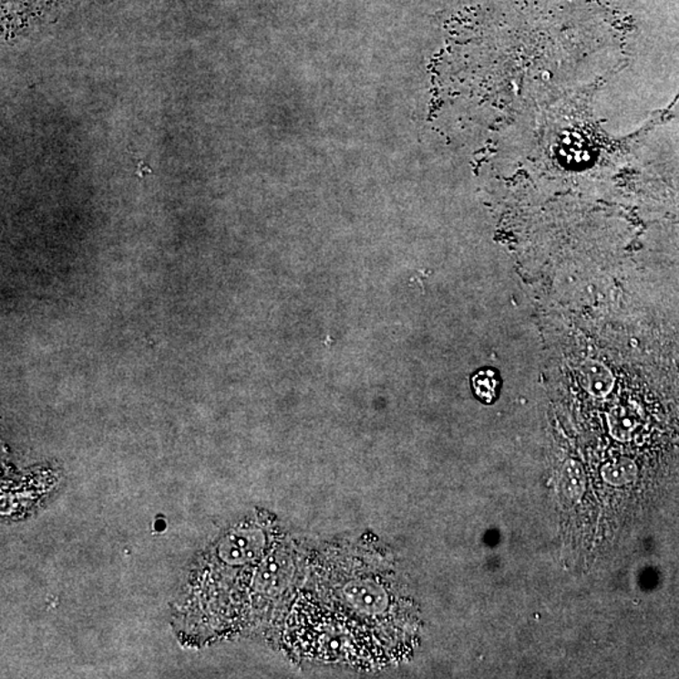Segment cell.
<instances>
[{
    "instance_id": "6",
    "label": "cell",
    "mask_w": 679,
    "mask_h": 679,
    "mask_svg": "<svg viewBox=\"0 0 679 679\" xmlns=\"http://www.w3.org/2000/svg\"><path fill=\"white\" fill-rule=\"evenodd\" d=\"M560 489L570 501H579L585 492L586 481L582 467L575 460H569L560 475Z\"/></svg>"
},
{
    "instance_id": "2",
    "label": "cell",
    "mask_w": 679,
    "mask_h": 679,
    "mask_svg": "<svg viewBox=\"0 0 679 679\" xmlns=\"http://www.w3.org/2000/svg\"><path fill=\"white\" fill-rule=\"evenodd\" d=\"M264 549L263 533L258 530H238L221 542L220 556L228 564H247L260 558Z\"/></svg>"
},
{
    "instance_id": "5",
    "label": "cell",
    "mask_w": 679,
    "mask_h": 679,
    "mask_svg": "<svg viewBox=\"0 0 679 679\" xmlns=\"http://www.w3.org/2000/svg\"><path fill=\"white\" fill-rule=\"evenodd\" d=\"M641 412L634 404H621L608 413V427L611 434L621 442L631 440L633 433L641 424Z\"/></svg>"
},
{
    "instance_id": "7",
    "label": "cell",
    "mask_w": 679,
    "mask_h": 679,
    "mask_svg": "<svg viewBox=\"0 0 679 679\" xmlns=\"http://www.w3.org/2000/svg\"><path fill=\"white\" fill-rule=\"evenodd\" d=\"M602 477L608 485L617 487L629 485L637 479V465L632 459L621 457L602 467Z\"/></svg>"
},
{
    "instance_id": "3",
    "label": "cell",
    "mask_w": 679,
    "mask_h": 679,
    "mask_svg": "<svg viewBox=\"0 0 679 679\" xmlns=\"http://www.w3.org/2000/svg\"><path fill=\"white\" fill-rule=\"evenodd\" d=\"M293 575L290 560L281 555L271 556L257 572V588L263 592H278L284 589Z\"/></svg>"
},
{
    "instance_id": "4",
    "label": "cell",
    "mask_w": 679,
    "mask_h": 679,
    "mask_svg": "<svg viewBox=\"0 0 679 679\" xmlns=\"http://www.w3.org/2000/svg\"><path fill=\"white\" fill-rule=\"evenodd\" d=\"M582 387L595 397H605L614 387L615 377L604 363L598 360H586L579 370Z\"/></svg>"
},
{
    "instance_id": "8",
    "label": "cell",
    "mask_w": 679,
    "mask_h": 679,
    "mask_svg": "<svg viewBox=\"0 0 679 679\" xmlns=\"http://www.w3.org/2000/svg\"><path fill=\"white\" fill-rule=\"evenodd\" d=\"M499 384V374L495 369L478 370L472 376L473 392L485 403H492L496 399Z\"/></svg>"
},
{
    "instance_id": "1",
    "label": "cell",
    "mask_w": 679,
    "mask_h": 679,
    "mask_svg": "<svg viewBox=\"0 0 679 679\" xmlns=\"http://www.w3.org/2000/svg\"><path fill=\"white\" fill-rule=\"evenodd\" d=\"M343 598L357 614L377 617L389 609V595L386 588L373 579H354L343 589Z\"/></svg>"
}]
</instances>
